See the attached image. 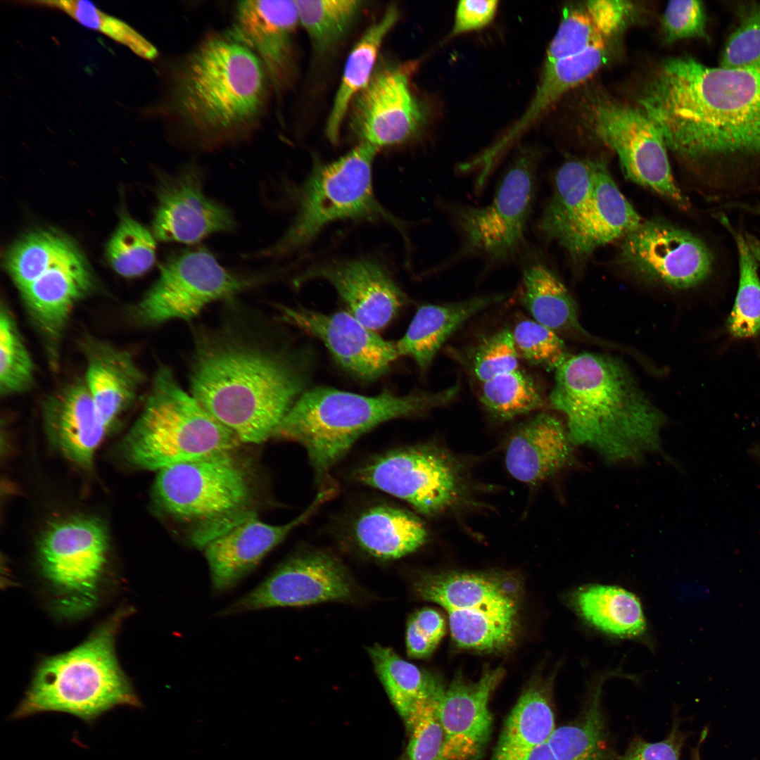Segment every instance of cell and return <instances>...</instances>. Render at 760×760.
<instances>
[{"label": "cell", "mask_w": 760, "mask_h": 760, "mask_svg": "<svg viewBox=\"0 0 760 760\" xmlns=\"http://www.w3.org/2000/svg\"><path fill=\"white\" fill-rule=\"evenodd\" d=\"M265 327L233 313L194 335L191 394L241 443L272 437L305 384L298 360Z\"/></svg>", "instance_id": "6da1fadb"}, {"label": "cell", "mask_w": 760, "mask_h": 760, "mask_svg": "<svg viewBox=\"0 0 760 760\" xmlns=\"http://www.w3.org/2000/svg\"><path fill=\"white\" fill-rule=\"evenodd\" d=\"M638 103L667 148L683 160L760 156V69L670 58L646 84Z\"/></svg>", "instance_id": "7a4b0ae2"}, {"label": "cell", "mask_w": 760, "mask_h": 760, "mask_svg": "<svg viewBox=\"0 0 760 760\" xmlns=\"http://www.w3.org/2000/svg\"><path fill=\"white\" fill-rule=\"evenodd\" d=\"M272 93L258 58L227 30L207 34L175 61L160 108L183 144L214 151L259 129Z\"/></svg>", "instance_id": "3957f363"}, {"label": "cell", "mask_w": 760, "mask_h": 760, "mask_svg": "<svg viewBox=\"0 0 760 760\" xmlns=\"http://www.w3.org/2000/svg\"><path fill=\"white\" fill-rule=\"evenodd\" d=\"M549 404L564 414L575 445H587L609 462L637 460L661 450L665 417L615 357L568 356L555 370Z\"/></svg>", "instance_id": "277c9868"}, {"label": "cell", "mask_w": 760, "mask_h": 760, "mask_svg": "<svg viewBox=\"0 0 760 760\" xmlns=\"http://www.w3.org/2000/svg\"><path fill=\"white\" fill-rule=\"evenodd\" d=\"M459 391L455 384L437 392L368 396L316 387L299 396L272 437L301 445L321 485L363 434L386 421L444 406L455 399Z\"/></svg>", "instance_id": "5b68a950"}, {"label": "cell", "mask_w": 760, "mask_h": 760, "mask_svg": "<svg viewBox=\"0 0 760 760\" xmlns=\"http://www.w3.org/2000/svg\"><path fill=\"white\" fill-rule=\"evenodd\" d=\"M129 614V608L118 609L81 644L43 659L12 718L57 711L91 723L118 706L140 707L115 652L117 634Z\"/></svg>", "instance_id": "8992f818"}, {"label": "cell", "mask_w": 760, "mask_h": 760, "mask_svg": "<svg viewBox=\"0 0 760 760\" xmlns=\"http://www.w3.org/2000/svg\"><path fill=\"white\" fill-rule=\"evenodd\" d=\"M241 444L163 365L156 372L141 412L123 438L122 452L133 467L158 471L236 450Z\"/></svg>", "instance_id": "52a82bcc"}, {"label": "cell", "mask_w": 760, "mask_h": 760, "mask_svg": "<svg viewBox=\"0 0 760 760\" xmlns=\"http://www.w3.org/2000/svg\"><path fill=\"white\" fill-rule=\"evenodd\" d=\"M226 451L174 464L158 471L157 505L175 519L194 524L191 540L206 543L254 514L247 467Z\"/></svg>", "instance_id": "ba28073f"}, {"label": "cell", "mask_w": 760, "mask_h": 760, "mask_svg": "<svg viewBox=\"0 0 760 760\" xmlns=\"http://www.w3.org/2000/svg\"><path fill=\"white\" fill-rule=\"evenodd\" d=\"M498 574L449 571L421 576L422 599L447 612L452 638L462 648L500 652L514 642L519 625L517 585Z\"/></svg>", "instance_id": "9c48e42d"}, {"label": "cell", "mask_w": 760, "mask_h": 760, "mask_svg": "<svg viewBox=\"0 0 760 760\" xmlns=\"http://www.w3.org/2000/svg\"><path fill=\"white\" fill-rule=\"evenodd\" d=\"M355 477L427 517L461 512L477 501L476 483L467 462L435 444L388 452L362 465Z\"/></svg>", "instance_id": "30bf717a"}, {"label": "cell", "mask_w": 760, "mask_h": 760, "mask_svg": "<svg viewBox=\"0 0 760 760\" xmlns=\"http://www.w3.org/2000/svg\"><path fill=\"white\" fill-rule=\"evenodd\" d=\"M377 150L360 143L338 159L317 165L300 190L292 224L260 255L277 256L293 251L327 224L339 220L385 218L397 223L374 195L372 167Z\"/></svg>", "instance_id": "8fae6325"}, {"label": "cell", "mask_w": 760, "mask_h": 760, "mask_svg": "<svg viewBox=\"0 0 760 760\" xmlns=\"http://www.w3.org/2000/svg\"><path fill=\"white\" fill-rule=\"evenodd\" d=\"M105 525L74 517L49 525L37 545V564L54 612L67 619L91 612L99 602L108 557Z\"/></svg>", "instance_id": "7c38bea8"}, {"label": "cell", "mask_w": 760, "mask_h": 760, "mask_svg": "<svg viewBox=\"0 0 760 760\" xmlns=\"http://www.w3.org/2000/svg\"><path fill=\"white\" fill-rule=\"evenodd\" d=\"M540 158L535 147L521 148L489 204L451 208L452 218L462 236L457 256H476L498 265L517 255L524 244L533 207Z\"/></svg>", "instance_id": "4fadbf2b"}, {"label": "cell", "mask_w": 760, "mask_h": 760, "mask_svg": "<svg viewBox=\"0 0 760 760\" xmlns=\"http://www.w3.org/2000/svg\"><path fill=\"white\" fill-rule=\"evenodd\" d=\"M258 281L227 270L204 248L175 252L162 265L152 286L129 310V319L146 327L173 319L189 321L207 305L229 298Z\"/></svg>", "instance_id": "5bb4252c"}, {"label": "cell", "mask_w": 760, "mask_h": 760, "mask_svg": "<svg viewBox=\"0 0 760 760\" xmlns=\"http://www.w3.org/2000/svg\"><path fill=\"white\" fill-rule=\"evenodd\" d=\"M588 120L594 134L617 155L627 179L683 210L689 208L674 179L664 137L640 107L597 101L591 105Z\"/></svg>", "instance_id": "9a60e30c"}, {"label": "cell", "mask_w": 760, "mask_h": 760, "mask_svg": "<svg viewBox=\"0 0 760 760\" xmlns=\"http://www.w3.org/2000/svg\"><path fill=\"white\" fill-rule=\"evenodd\" d=\"M413 68L412 63L380 64L354 98L349 125L360 143L379 148L405 143L418 134L426 111L411 89Z\"/></svg>", "instance_id": "2e32d148"}, {"label": "cell", "mask_w": 760, "mask_h": 760, "mask_svg": "<svg viewBox=\"0 0 760 760\" xmlns=\"http://www.w3.org/2000/svg\"><path fill=\"white\" fill-rule=\"evenodd\" d=\"M620 257L642 278L671 288L695 286L711 274L713 255L691 232L657 220L642 221L628 234Z\"/></svg>", "instance_id": "e0dca14e"}, {"label": "cell", "mask_w": 760, "mask_h": 760, "mask_svg": "<svg viewBox=\"0 0 760 760\" xmlns=\"http://www.w3.org/2000/svg\"><path fill=\"white\" fill-rule=\"evenodd\" d=\"M353 593L349 576L337 559L322 552H306L281 564L219 615L343 601L350 598Z\"/></svg>", "instance_id": "ac0fdd59"}, {"label": "cell", "mask_w": 760, "mask_h": 760, "mask_svg": "<svg viewBox=\"0 0 760 760\" xmlns=\"http://www.w3.org/2000/svg\"><path fill=\"white\" fill-rule=\"evenodd\" d=\"M94 287L90 269L75 246L20 291L52 369L58 366L63 339L75 308Z\"/></svg>", "instance_id": "d6986e66"}, {"label": "cell", "mask_w": 760, "mask_h": 760, "mask_svg": "<svg viewBox=\"0 0 760 760\" xmlns=\"http://www.w3.org/2000/svg\"><path fill=\"white\" fill-rule=\"evenodd\" d=\"M203 183V170L194 163L162 179L153 220L156 239L192 244L235 229L230 210L208 197Z\"/></svg>", "instance_id": "ffe728a7"}, {"label": "cell", "mask_w": 760, "mask_h": 760, "mask_svg": "<svg viewBox=\"0 0 760 760\" xmlns=\"http://www.w3.org/2000/svg\"><path fill=\"white\" fill-rule=\"evenodd\" d=\"M299 23L296 1H240L234 8L231 32L262 63L277 96L294 75V37Z\"/></svg>", "instance_id": "44dd1931"}, {"label": "cell", "mask_w": 760, "mask_h": 760, "mask_svg": "<svg viewBox=\"0 0 760 760\" xmlns=\"http://www.w3.org/2000/svg\"><path fill=\"white\" fill-rule=\"evenodd\" d=\"M281 319L320 339L345 369L371 381L387 372L398 353L350 312L324 314L303 308H281Z\"/></svg>", "instance_id": "7402d4cb"}, {"label": "cell", "mask_w": 760, "mask_h": 760, "mask_svg": "<svg viewBox=\"0 0 760 760\" xmlns=\"http://www.w3.org/2000/svg\"><path fill=\"white\" fill-rule=\"evenodd\" d=\"M334 492L332 487H324L301 514L287 524H268L254 514L209 542L203 549L213 591L222 593L235 587Z\"/></svg>", "instance_id": "603a6c76"}, {"label": "cell", "mask_w": 760, "mask_h": 760, "mask_svg": "<svg viewBox=\"0 0 760 760\" xmlns=\"http://www.w3.org/2000/svg\"><path fill=\"white\" fill-rule=\"evenodd\" d=\"M503 670L486 671L474 682L457 676L445 688L439 714L445 733L442 760H478L490 739L493 716L488 701Z\"/></svg>", "instance_id": "cb8c5ba5"}, {"label": "cell", "mask_w": 760, "mask_h": 760, "mask_svg": "<svg viewBox=\"0 0 760 760\" xmlns=\"http://www.w3.org/2000/svg\"><path fill=\"white\" fill-rule=\"evenodd\" d=\"M41 410L51 443L70 461L90 468L96 450L109 429L84 379L68 383L48 395Z\"/></svg>", "instance_id": "d4e9b609"}, {"label": "cell", "mask_w": 760, "mask_h": 760, "mask_svg": "<svg viewBox=\"0 0 760 760\" xmlns=\"http://www.w3.org/2000/svg\"><path fill=\"white\" fill-rule=\"evenodd\" d=\"M574 446L566 426L540 412L518 424L507 437L505 467L516 480L536 485L572 464Z\"/></svg>", "instance_id": "484cf974"}, {"label": "cell", "mask_w": 760, "mask_h": 760, "mask_svg": "<svg viewBox=\"0 0 760 760\" xmlns=\"http://www.w3.org/2000/svg\"><path fill=\"white\" fill-rule=\"evenodd\" d=\"M81 348L85 359L83 379L110 429L136 400L145 375L129 352L106 341L88 336Z\"/></svg>", "instance_id": "4316f807"}, {"label": "cell", "mask_w": 760, "mask_h": 760, "mask_svg": "<svg viewBox=\"0 0 760 760\" xmlns=\"http://www.w3.org/2000/svg\"><path fill=\"white\" fill-rule=\"evenodd\" d=\"M307 277L330 282L350 314L371 330L385 327L402 303V293L381 266L367 260L329 265L312 270Z\"/></svg>", "instance_id": "83f0119b"}, {"label": "cell", "mask_w": 760, "mask_h": 760, "mask_svg": "<svg viewBox=\"0 0 760 760\" xmlns=\"http://www.w3.org/2000/svg\"><path fill=\"white\" fill-rule=\"evenodd\" d=\"M642 222L605 163L597 160L589 201L564 250L574 260L585 258L597 248L624 238Z\"/></svg>", "instance_id": "f1b7e54d"}, {"label": "cell", "mask_w": 760, "mask_h": 760, "mask_svg": "<svg viewBox=\"0 0 760 760\" xmlns=\"http://www.w3.org/2000/svg\"><path fill=\"white\" fill-rule=\"evenodd\" d=\"M635 11L631 1L621 0H592L565 7L547 49L545 63L614 41L631 22Z\"/></svg>", "instance_id": "f546056e"}, {"label": "cell", "mask_w": 760, "mask_h": 760, "mask_svg": "<svg viewBox=\"0 0 760 760\" xmlns=\"http://www.w3.org/2000/svg\"><path fill=\"white\" fill-rule=\"evenodd\" d=\"M505 298L503 294H491L421 306L404 336L395 343L398 355L410 357L422 370L427 369L442 346L463 324Z\"/></svg>", "instance_id": "4dcf8cb0"}, {"label": "cell", "mask_w": 760, "mask_h": 760, "mask_svg": "<svg viewBox=\"0 0 760 760\" xmlns=\"http://www.w3.org/2000/svg\"><path fill=\"white\" fill-rule=\"evenodd\" d=\"M613 42L600 43L573 56L545 63L533 99L519 120L502 137V144L511 146L564 94L595 74L611 56Z\"/></svg>", "instance_id": "1f68e13d"}, {"label": "cell", "mask_w": 760, "mask_h": 760, "mask_svg": "<svg viewBox=\"0 0 760 760\" xmlns=\"http://www.w3.org/2000/svg\"><path fill=\"white\" fill-rule=\"evenodd\" d=\"M568 602L586 624L610 636L638 638L647 631L641 602L619 586L589 584L572 591Z\"/></svg>", "instance_id": "d6a6232c"}, {"label": "cell", "mask_w": 760, "mask_h": 760, "mask_svg": "<svg viewBox=\"0 0 760 760\" xmlns=\"http://www.w3.org/2000/svg\"><path fill=\"white\" fill-rule=\"evenodd\" d=\"M353 533L357 544L369 555L390 560L405 557L427 539L423 522L414 514L391 506H376L356 519Z\"/></svg>", "instance_id": "836d02e7"}, {"label": "cell", "mask_w": 760, "mask_h": 760, "mask_svg": "<svg viewBox=\"0 0 760 760\" xmlns=\"http://www.w3.org/2000/svg\"><path fill=\"white\" fill-rule=\"evenodd\" d=\"M596 160H571L557 170L552 196L537 224L546 239L564 249L589 201Z\"/></svg>", "instance_id": "e575fe53"}, {"label": "cell", "mask_w": 760, "mask_h": 760, "mask_svg": "<svg viewBox=\"0 0 760 760\" xmlns=\"http://www.w3.org/2000/svg\"><path fill=\"white\" fill-rule=\"evenodd\" d=\"M399 17L398 8L393 5L388 6L381 18L368 27L350 51L326 124V135L332 143L338 140L350 104L369 82L383 42Z\"/></svg>", "instance_id": "d590c367"}, {"label": "cell", "mask_w": 760, "mask_h": 760, "mask_svg": "<svg viewBox=\"0 0 760 760\" xmlns=\"http://www.w3.org/2000/svg\"><path fill=\"white\" fill-rule=\"evenodd\" d=\"M521 300L533 320L558 334L594 340L581 325L575 302L559 277L545 264L523 268Z\"/></svg>", "instance_id": "8d00e7d4"}, {"label": "cell", "mask_w": 760, "mask_h": 760, "mask_svg": "<svg viewBox=\"0 0 760 760\" xmlns=\"http://www.w3.org/2000/svg\"><path fill=\"white\" fill-rule=\"evenodd\" d=\"M619 675L614 671L595 677L578 718L555 728L547 743L557 760H614L607 743L602 695L605 680Z\"/></svg>", "instance_id": "74e56055"}, {"label": "cell", "mask_w": 760, "mask_h": 760, "mask_svg": "<svg viewBox=\"0 0 760 760\" xmlns=\"http://www.w3.org/2000/svg\"><path fill=\"white\" fill-rule=\"evenodd\" d=\"M550 702L543 690L526 689L506 718L490 760H527L555 730Z\"/></svg>", "instance_id": "f35d334b"}, {"label": "cell", "mask_w": 760, "mask_h": 760, "mask_svg": "<svg viewBox=\"0 0 760 760\" xmlns=\"http://www.w3.org/2000/svg\"><path fill=\"white\" fill-rule=\"evenodd\" d=\"M368 654L391 703L405 721L438 679L405 660L391 647L376 643L368 648Z\"/></svg>", "instance_id": "ab89813d"}, {"label": "cell", "mask_w": 760, "mask_h": 760, "mask_svg": "<svg viewBox=\"0 0 760 760\" xmlns=\"http://www.w3.org/2000/svg\"><path fill=\"white\" fill-rule=\"evenodd\" d=\"M299 23L315 51L325 54L342 41L365 6L357 0H296Z\"/></svg>", "instance_id": "60d3db41"}, {"label": "cell", "mask_w": 760, "mask_h": 760, "mask_svg": "<svg viewBox=\"0 0 760 760\" xmlns=\"http://www.w3.org/2000/svg\"><path fill=\"white\" fill-rule=\"evenodd\" d=\"M718 220L733 237L738 254L739 284L727 328L734 337H752L760 333L759 267L745 235L736 231L724 215L720 214Z\"/></svg>", "instance_id": "b9f144b4"}, {"label": "cell", "mask_w": 760, "mask_h": 760, "mask_svg": "<svg viewBox=\"0 0 760 760\" xmlns=\"http://www.w3.org/2000/svg\"><path fill=\"white\" fill-rule=\"evenodd\" d=\"M480 400L488 414L501 422L514 419L545 405L534 379L519 367L482 383Z\"/></svg>", "instance_id": "7bdbcfd3"}, {"label": "cell", "mask_w": 760, "mask_h": 760, "mask_svg": "<svg viewBox=\"0 0 760 760\" xmlns=\"http://www.w3.org/2000/svg\"><path fill=\"white\" fill-rule=\"evenodd\" d=\"M75 247L51 232L29 234L15 243L6 256V267L19 292Z\"/></svg>", "instance_id": "ee69618b"}, {"label": "cell", "mask_w": 760, "mask_h": 760, "mask_svg": "<svg viewBox=\"0 0 760 760\" xmlns=\"http://www.w3.org/2000/svg\"><path fill=\"white\" fill-rule=\"evenodd\" d=\"M35 366L16 320L6 305L0 309V394H22L34 386Z\"/></svg>", "instance_id": "f6af8a7d"}, {"label": "cell", "mask_w": 760, "mask_h": 760, "mask_svg": "<svg viewBox=\"0 0 760 760\" xmlns=\"http://www.w3.org/2000/svg\"><path fill=\"white\" fill-rule=\"evenodd\" d=\"M154 238L139 222L123 217L107 246V257L113 269L129 278L146 272L156 260Z\"/></svg>", "instance_id": "bcb514c9"}, {"label": "cell", "mask_w": 760, "mask_h": 760, "mask_svg": "<svg viewBox=\"0 0 760 760\" xmlns=\"http://www.w3.org/2000/svg\"><path fill=\"white\" fill-rule=\"evenodd\" d=\"M445 687L438 680L430 692L420 699L405 721L410 733L407 760H442L445 733L439 703Z\"/></svg>", "instance_id": "7dc6e473"}, {"label": "cell", "mask_w": 760, "mask_h": 760, "mask_svg": "<svg viewBox=\"0 0 760 760\" xmlns=\"http://www.w3.org/2000/svg\"><path fill=\"white\" fill-rule=\"evenodd\" d=\"M36 3L63 11L82 25L107 35L144 59L153 60L158 54L157 49L133 27L103 13L90 1L50 0Z\"/></svg>", "instance_id": "c3c4849f"}, {"label": "cell", "mask_w": 760, "mask_h": 760, "mask_svg": "<svg viewBox=\"0 0 760 760\" xmlns=\"http://www.w3.org/2000/svg\"><path fill=\"white\" fill-rule=\"evenodd\" d=\"M512 332L519 357L532 365L555 371L568 357L559 335L535 320H520Z\"/></svg>", "instance_id": "681fc988"}, {"label": "cell", "mask_w": 760, "mask_h": 760, "mask_svg": "<svg viewBox=\"0 0 760 760\" xmlns=\"http://www.w3.org/2000/svg\"><path fill=\"white\" fill-rule=\"evenodd\" d=\"M519 357L512 332L505 328L486 338L474 348L469 366L474 376L482 384L518 369Z\"/></svg>", "instance_id": "f907efd6"}, {"label": "cell", "mask_w": 760, "mask_h": 760, "mask_svg": "<svg viewBox=\"0 0 760 760\" xmlns=\"http://www.w3.org/2000/svg\"><path fill=\"white\" fill-rule=\"evenodd\" d=\"M720 66L730 69H760V6L749 11L730 36L721 55Z\"/></svg>", "instance_id": "816d5d0a"}, {"label": "cell", "mask_w": 760, "mask_h": 760, "mask_svg": "<svg viewBox=\"0 0 760 760\" xmlns=\"http://www.w3.org/2000/svg\"><path fill=\"white\" fill-rule=\"evenodd\" d=\"M664 39L678 40L705 37L706 15L703 4L696 0L669 1L661 18Z\"/></svg>", "instance_id": "f5cc1de1"}, {"label": "cell", "mask_w": 760, "mask_h": 760, "mask_svg": "<svg viewBox=\"0 0 760 760\" xmlns=\"http://www.w3.org/2000/svg\"><path fill=\"white\" fill-rule=\"evenodd\" d=\"M445 632L443 616L431 608L421 609L408 619L405 645L407 655L424 659L435 650Z\"/></svg>", "instance_id": "db71d44e"}, {"label": "cell", "mask_w": 760, "mask_h": 760, "mask_svg": "<svg viewBox=\"0 0 760 760\" xmlns=\"http://www.w3.org/2000/svg\"><path fill=\"white\" fill-rule=\"evenodd\" d=\"M680 723L676 717L669 733L660 741L649 742L642 737L633 738L616 760H680L681 751L688 735L681 729Z\"/></svg>", "instance_id": "11a10c76"}, {"label": "cell", "mask_w": 760, "mask_h": 760, "mask_svg": "<svg viewBox=\"0 0 760 760\" xmlns=\"http://www.w3.org/2000/svg\"><path fill=\"white\" fill-rule=\"evenodd\" d=\"M498 7L496 0H462L456 6L450 37L481 29L495 18Z\"/></svg>", "instance_id": "9f6ffc18"}, {"label": "cell", "mask_w": 760, "mask_h": 760, "mask_svg": "<svg viewBox=\"0 0 760 760\" xmlns=\"http://www.w3.org/2000/svg\"><path fill=\"white\" fill-rule=\"evenodd\" d=\"M745 237L758 267H760V240L749 233H746Z\"/></svg>", "instance_id": "6f0895ef"}, {"label": "cell", "mask_w": 760, "mask_h": 760, "mask_svg": "<svg viewBox=\"0 0 760 760\" xmlns=\"http://www.w3.org/2000/svg\"><path fill=\"white\" fill-rule=\"evenodd\" d=\"M707 728H704L702 732L700 738L695 747L692 748L691 752V760H702L700 748L702 743L704 742L707 736Z\"/></svg>", "instance_id": "680465c9"}, {"label": "cell", "mask_w": 760, "mask_h": 760, "mask_svg": "<svg viewBox=\"0 0 760 760\" xmlns=\"http://www.w3.org/2000/svg\"><path fill=\"white\" fill-rule=\"evenodd\" d=\"M740 208H742V209L744 208L745 210L750 211L752 213H756V214L760 215V205L752 206V205H740Z\"/></svg>", "instance_id": "91938a15"}]
</instances>
